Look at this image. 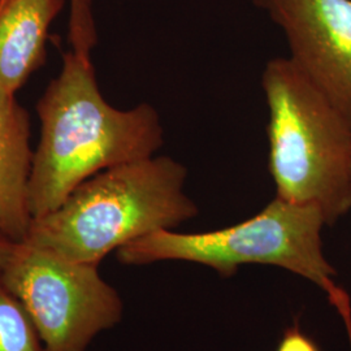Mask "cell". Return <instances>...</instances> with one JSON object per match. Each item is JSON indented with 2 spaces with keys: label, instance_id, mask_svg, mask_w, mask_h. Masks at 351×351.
<instances>
[{
  "label": "cell",
  "instance_id": "12",
  "mask_svg": "<svg viewBox=\"0 0 351 351\" xmlns=\"http://www.w3.org/2000/svg\"><path fill=\"white\" fill-rule=\"evenodd\" d=\"M332 306L336 308L339 317L342 319L345 329H346V335L349 339V345H350L351 350V301L349 294L345 291L337 301L333 302Z\"/></svg>",
  "mask_w": 351,
  "mask_h": 351
},
{
  "label": "cell",
  "instance_id": "14",
  "mask_svg": "<svg viewBox=\"0 0 351 351\" xmlns=\"http://www.w3.org/2000/svg\"><path fill=\"white\" fill-rule=\"evenodd\" d=\"M271 1H272V0H252V3H254L255 7H258V8H261V10H264V11H267V8H268V5L271 4Z\"/></svg>",
  "mask_w": 351,
  "mask_h": 351
},
{
  "label": "cell",
  "instance_id": "9",
  "mask_svg": "<svg viewBox=\"0 0 351 351\" xmlns=\"http://www.w3.org/2000/svg\"><path fill=\"white\" fill-rule=\"evenodd\" d=\"M0 351H47L21 301L0 280Z\"/></svg>",
  "mask_w": 351,
  "mask_h": 351
},
{
  "label": "cell",
  "instance_id": "11",
  "mask_svg": "<svg viewBox=\"0 0 351 351\" xmlns=\"http://www.w3.org/2000/svg\"><path fill=\"white\" fill-rule=\"evenodd\" d=\"M276 351H322L314 339L303 333L295 323L288 328L277 345Z\"/></svg>",
  "mask_w": 351,
  "mask_h": 351
},
{
  "label": "cell",
  "instance_id": "6",
  "mask_svg": "<svg viewBox=\"0 0 351 351\" xmlns=\"http://www.w3.org/2000/svg\"><path fill=\"white\" fill-rule=\"evenodd\" d=\"M269 17L300 66L351 125V0H272Z\"/></svg>",
  "mask_w": 351,
  "mask_h": 351
},
{
  "label": "cell",
  "instance_id": "2",
  "mask_svg": "<svg viewBox=\"0 0 351 351\" xmlns=\"http://www.w3.org/2000/svg\"><path fill=\"white\" fill-rule=\"evenodd\" d=\"M186 177L185 165L171 156L111 167L78 185L55 211L33 219L25 241L99 265L112 251L198 215L185 193Z\"/></svg>",
  "mask_w": 351,
  "mask_h": 351
},
{
  "label": "cell",
  "instance_id": "5",
  "mask_svg": "<svg viewBox=\"0 0 351 351\" xmlns=\"http://www.w3.org/2000/svg\"><path fill=\"white\" fill-rule=\"evenodd\" d=\"M98 268L23 241L16 243L0 280L24 304L46 350L86 351L124 314L120 294Z\"/></svg>",
  "mask_w": 351,
  "mask_h": 351
},
{
  "label": "cell",
  "instance_id": "8",
  "mask_svg": "<svg viewBox=\"0 0 351 351\" xmlns=\"http://www.w3.org/2000/svg\"><path fill=\"white\" fill-rule=\"evenodd\" d=\"M65 0H0V90L13 94L46 60V40Z\"/></svg>",
  "mask_w": 351,
  "mask_h": 351
},
{
  "label": "cell",
  "instance_id": "1",
  "mask_svg": "<svg viewBox=\"0 0 351 351\" xmlns=\"http://www.w3.org/2000/svg\"><path fill=\"white\" fill-rule=\"evenodd\" d=\"M40 138L29 178L32 217L55 211L90 177L154 156L164 143L158 111L141 103L112 107L101 95L91 58L65 52L59 75L37 104Z\"/></svg>",
  "mask_w": 351,
  "mask_h": 351
},
{
  "label": "cell",
  "instance_id": "10",
  "mask_svg": "<svg viewBox=\"0 0 351 351\" xmlns=\"http://www.w3.org/2000/svg\"><path fill=\"white\" fill-rule=\"evenodd\" d=\"M69 38L78 43H88L97 38L91 0H72Z\"/></svg>",
  "mask_w": 351,
  "mask_h": 351
},
{
  "label": "cell",
  "instance_id": "7",
  "mask_svg": "<svg viewBox=\"0 0 351 351\" xmlns=\"http://www.w3.org/2000/svg\"><path fill=\"white\" fill-rule=\"evenodd\" d=\"M30 120L13 94L0 90V234L25 241L32 224L29 178L34 151Z\"/></svg>",
  "mask_w": 351,
  "mask_h": 351
},
{
  "label": "cell",
  "instance_id": "4",
  "mask_svg": "<svg viewBox=\"0 0 351 351\" xmlns=\"http://www.w3.org/2000/svg\"><path fill=\"white\" fill-rule=\"evenodd\" d=\"M324 226L319 208L275 197L261 213L236 226L203 233L158 230L123 246L116 255L125 265L171 261L202 264L224 278L246 264L275 265L308 280L332 303L345 290L323 250Z\"/></svg>",
  "mask_w": 351,
  "mask_h": 351
},
{
  "label": "cell",
  "instance_id": "3",
  "mask_svg": "<svg viewBox=\"0 0 351 351\" xmlns=\"http://www.w3.org/2000/svg\"><path fill=\"white\" fill-rule=\"evenodd\" d=\"M268 168L282 201L319 208L326 226L351 210V125L290 58L264 66Z\"/></svg>",
  "mask_w": 351,
  "mask_h": 351
},
{
  "label": "cell",
  "instance_id": "13",
  "mask_svg": "<svg viewBox=\"0 0 351 351\" xmlns=\"http://www.w3.org/2000/svg\"><path fill=\"white\" fill-rule=\"evenodd\" d=\"M16 243L17 242L0 234V271L4 268V265L10 261Z\"/></svg>",
  "mask_w": 351,
  "mask_h": 351
}]
</instances>
